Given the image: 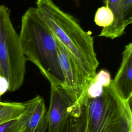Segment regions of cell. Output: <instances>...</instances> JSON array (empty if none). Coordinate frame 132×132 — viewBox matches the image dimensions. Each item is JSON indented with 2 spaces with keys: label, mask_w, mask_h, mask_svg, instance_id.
<instances>
[{
  "label": "cell",
  "mask_w": 132,
  "mask_h": 132,
  "mask_svg": "<svg viewBox=\"0 0 132 132\" xmlns=\"http://www.w3.org/2000/svg\"><path fill=\"white\" fill-rule=\"evenodd\" d=\"M19 38L26 60L36 65L50 84L62 87L57 39L36 7L29 8L23 15Z\"/></svg>",
  "instance_id": "1"
},
{
  "label": "cell",
  "mask_w": 132,
  "mask_h": 132,
  "mask_svg": "<svg viewBox=\"0 0 132 132\" xmlns=\"http://www.w3.org/2000/svg\"><path fill=\"white\" fill-rule=\"evenodd\" d=\"M36 8L56 39L93 78L99 62L93 37L71 15L62 10L53 0H37Z\"/></svg>",
  "instance_id": "2"
},
{
  "label": "cell",
  "mask_w": 132,
  "mask_h": 132,
  "mask_svg": "<svg viewBox=\"0 0 132 132\" xmlns=\"http://www.w3.org/2000/svg\"><path fill=\"white\" fill-rule=\"evenodd\" d=\"M80 100L85 108L86 132H132L131 104L119 96L111 82L98 96H83Z\"/></svg>",
  "instance_id": "3"
},
{
  "label": "cell",
  "mask_w": 132,
  "mask_h": 132,
  "mask_svg": "<svg viewBox=\"0 0 132 132\" xmlns=\"http://www.w3.org/2000/svg\"><path fill=\"white\" fill-rule=\"evenodd\" d=\"M26 61L19 35L10 20V10L0 5V71L8 81V91H14L22 85Z\"/></svg>",
  "instance_id": "4"
},
{
  "label": "cell",
  "mask_w": 132,
  "mask_h": 132,
  "mask_svg": "<svg viewBox=\"0 0 132 132\" xmlns=\"http://www.w3.org/2000/svg\"><path fill=\"white\" fill-rule=\"evenodd\" d=\"M57 44L59 63L64 78L62 87L74 102H77L82 97L87 84L92 79L57 40Z\"/></svg>",
  "instance_id": "5"
},
{
  "label": "cell",
  "mask_w": 132,
  "mask_h": 132,
  "mask_svg": "<svg viewBox=\"0 0 132 132\" xmlns=\"http://www.w3.org/2000/svg\"><path fill=\"white\" fill-rule=\"evenodd\" d=\"M50 84V103L46 112L47 132H60L75 102L61 86Z\"/></svg>",
  "instance_id": "6"
},
{
  "label": "cell",
  "mask_w": 132,
  "mask_h": 132,
  "mask_svg": "<svg viewBox=\"0 0 132 132\" xmlns=\"http://www.w3.org/2000/svg\"><path fill=\"white\" fill-rule=\"evenodd\" d=\"M112 87L124 101L131 104L132 98V43L127 44L122 53L121 65L113 79Z\"/></svg>",
  "instance_id": "7"
},
{
  "label": "cell",
  "mask_w": 132,
  "mask_h": 132,
  "mask_svg": "<svg viewBox=\"0 0 132 132\" xmlns=\"http://www.w3.org/2000/svg\"><path fill=\"white\" fill-rule=\"evenodd\" d=\"M132 23V0H121L120 8L111 25L103 28L98 35L111 39L121 36Z\"/></svg>",
  "instance_id": "8"
},
{
  "label": "cell",
  "mask_w": 132,
  "mask_h": 132,
  "mask_svg": "<svg viewBox=\"0 0 132 132\" xmlns=\"http://www.w3.org/2000/svg\"><path fill=\"white\" fill-rule=\"evenodd\" d=\"M41 98L37 95L25 102L26 108L22 114L0 124V132H25L27 123Z\"/></svg>",
  "instance_id": "9"
},
{
  "label": "cell",
  "mask_w": 132,
  "mask_h": 132,
  "mask_svg": "<svg viewBox=\"0 0 132 132\" xmlns=\"http://www.w3.org/2000/svg\"><path fill=\"white\" fill-rule=\"evenodd\" d=\"M60 132H86L85 108L81 100L73 105Z\"/></svg>",
  "instance_id": "10"
},
{
  "label": "cell",
  "mask_w": 132,
  "mask_h": 132,
  "mask_svg": "<svg viewBox=\"0 0 132 132\" xmlns=\"http://www.w3.org/2000/svg\"><path fill=\"white\" fill-rule=\"evenodd\" d=\"M26 108L24 103L0 102V124L18 118Z\"/></svg>",
  "instance_id": "11"
},
{
  "label": "cell",
  "mask_w": 132,
  "mask_h": 132,
  "mask_svg": "<svg viewBox=\"0 0 132 132\" xmlns=\"http://www.w3.org/2000/svg\"><path fill=\"white\" fill-rule=\"evenodd\" d=\"M46 112L44 101L42 97L27 123L25 132H34L36 127Z\"/></svg>",
  "instance_id": "12"
},
{
  "label": "cell",
  "mask_w": 132,
  "mask_h": 132,
  "mask_svg": "<svg viewBox=\"0 0 132 132\" xmlns=\"http://www.w3.org/2000/svg\"><path fill=\"white\" fill-rule=\"evenodd\" d=\"M113 20V15L108 7L104 6L97 9L94 16V22L97 26L107 27L111 25Z\"/></svg>",
  "instance_id": "13"
},
{
  "label": "cell",
  "mask_w": 132,
  "mask_h": 132,
  "mask_svg": "<svg viewBox=\"0 0 132 132\" xmlns=\"http://www.w3.org/2000/svg\"><path fill=\"white\" fill-rule=\"evenodd\" d=\"M47 128V120L46 112L44 115L38 125L36 127L34 132H45Z\"/></svg>",
  "instance_id": "14"
},
{
  "label": "cell",
  "mask_w": 132,
  "mask_h": 132,
  "mask_svg": "<svg viewBox=\"0 0 132 132\" xmlns=\"http://www.w3.org/2000/svg\"><path fill=\"white\" fill-rule=\"evenodd\" d=\"M9 90V83L5 77L0 75V97Z\"/></svg>",
  "instance_id": "15"
},
{
  "label": "cell",
  "mask_w": 132,
  "mask_h": 132,
  "mask_svg": "<svg viewBox=\"0 0 132 132\" xmlns=\"http://www.w3.org/2000/svg\"><path fill=\"white\" fill-rule=\"evenodd\" d=\"M0 75H1V71H0Z\"/></svg>",
  "instance_id": "16"
}]
</instances>
